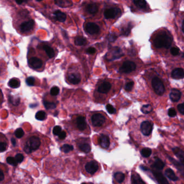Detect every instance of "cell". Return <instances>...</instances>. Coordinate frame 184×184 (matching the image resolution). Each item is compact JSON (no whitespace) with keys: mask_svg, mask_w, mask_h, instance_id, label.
Here are the masks:
<instances>
[{"mask_svg":"<svg viewBox=\"0 0 184 184\" xmlns=\"http://www.w3.org/2000/svg\"><path fill=\"white\" fill-rule=\"evenodd\" d=\"M62 131V128L59 126H56L53 128V134L56 136H59Z\"/></svg>","mask_w":184,"mask_h":184,"instance_id":"obj_45","label":"cell"},{"mask_svg":"<svg viewBox=\"0 0 184 184\" xmlns=\"http://www.w3.org/2000/svg\"><path fill=\"white\" fill-rule=\"evenodd\" d=\"M112 84L110 82L104 80L99 82L97 87V92L99 94H106L110 91Z\"/></svg>","mask_w":184,"mask_h":184,"instance_id":"obj_8","label":"cell"},{"mask_svg":"<svg viewBox=\"0 0 184 184\" xmlns=\"http://www.w3.org/2000/svg\"><path fill=\"white\" fill-rule=\"evenodd\" d=\"M165 166L164 163L159 158H156L154 162L153 165H151V167L153 168H156L157 170H162Z\"/></svg>","mask_w":184,"mask_h":184,"instance_id":"obj_24","label":"cell"},{"mask_svg":"<svg viewBox=\"0 0 184 184\" xmlns=\"http://www.w3.org/2000/svg\"><path fill=\"white\" fill-rule=\"evenodd\" d=\"M172 38L168 32H160L157 34L153 40L154 45L157 48H165L168 49L171 45Z\"/></svg>","mask_w":184,"mask_h":184,"instance_id":"obj_3","label":"cell"},{"mask_svg":"<svg viewBox=\"0 0 184 184\" xmlns=\"http://www.w3.org/2000/svg\"><path fill=\"white\" fill-rule=\"evenodd\" d=\"M54 17L57 21L59 22H64L67 19V15L64 12H62L60 10H56L54 12Z\"/></svg>","mask_w":184,"mask_h":184,"instance_id":"obj_22","label":"cell"},{"mask_svg":"<svg viewBox=\"0 0 184 184\" xmlns=\"http://www.w3.org/2000/svg\"><path fill=\"white\" fill-rule=\"evenodd\" d=\"M181 96H182L181 92L179 90H176V89H173L170 93V98L173 102L178 101L179 100H180Z\"/></svg>","mask_w":184,"mask_h":184,"instance_id":"obj_19","label":"cell"},{"mask_svg":"<svg viewBox=\"0 0 184 184\" xmlns=\"http://www.w3.org/2000/svg\"><path fill=\"white\" fill-rule=\"evenodd\" d=\"M165 175L167 178H169L170 180H172L173 182H176L178 180V177L177 176L176 174L174 173V171L171 169L167 168L165 171Z\"/></svg>","mask_w":184,"mask_h":184,"instance_id":"obj_28","label":"cell"},{"mask_svg":"<svg viewBox=\"0 0 184 184\" xmlns=\"http://www.w3.org/2000/svg\"><path fill=\"white\" fill-rule=\"evenodd\" d=\"M44 104L45 108L47 109H55L56 107V104L53 102H48V101H44Z\"/></svg>","mask_w":184,"mask_h":184,"instance_id":"obj_42","label":"cell"},{"mask_svg":"<svg viewBox=\"0 0 184 184\" xmlns=\"http://www.w3.org/2000/svg\"><path fill=\"white\" fill-rule=\"evenodd\" d=\"M79 165L82 173L89 178L97 176L101 172V164L97 160L89 157L81 158Z\"/></svg>","mask_w":184,"mask_h":184,"instance_id":"obj_2","label":"cell"},{"mask_svg":"<svg viewBox=\"0 0 184 184\" xmlns=\"http://www.w3.org/2000/svg\"><path fill=\"white\" fill-rule=\"evenodd\" d=\"M152 87L154 92L158 95H162L165 92V87L162 80L159 78L155 77L153 79L152 81Z\"/></svg>","mask_w":184,"mask_h":184,"instance_id":"obj_7","label":"cell"},{"mask_svg":"<svg viewBox=\"0 0 184 184\" xmlns=\"http://www.w3.org/2000/svg\"><path fill=\"white\" fill-rule=\"evenodd\" d=\"M61 150L64 154H68L73 151V146L70 144H65L61 146Z\"/></svg>","mask_w":184,"mask_h":184,"instance_id":"obj_31","label":"cell"},{"mask_svg":"<svg viewBox=\"0 0 184 184\" xmlns=\"http://www.w3.org/2000/svg\"><path fill=\"white\" fill-rule=\"evenodd\" d=\"M12 155L14 156L15 158L16 159V161L17 162L18 164L22 163L24 161V159H25L24 154H23L22 153H21V152H16L14 154H12Z\"/></svg>","mask_w":184,"mask_h":184,"instance_id":"obj_33","label":"cell"},{"mask_svg":"<svg viewBox=\"0 0 184 184\" xmlns=\"http://www.w3.org/2000/svg\"><path fill=\"white\" fill-rule=\"evenodd\" d=\"M26 83L28 86H34L35 84V79L32 76H29L26 79Z\"/></svg>","mask_w":184,"mask_h":184,"instance_id":"obj_44","label":"cell"},{"mask_svg":"<svg viewBox=\"0 0 184 184\" xmlns=\"http://www.w3.org/2000/svg\"><path fill=\"white\" fill-rule=\"evenodd\" d=\"M168 159L172 164L174 165L177 169L180 172L182 176L184 177V165L181 162H178L177 160L174 159V158L171 157L170 156H167Z\"/></svg>","mask_w":184,"mask_h":184,"instance_id":"obj_18","label":"cell"},{"mask_svg":"<svg viewBox=\"0 0 184 184\" xmlns=\"http://www.w3.org/2000/svg\"><path fill=\"white\" fill-rule=\"evenodd\" d=\"M7 171L8 170L6 169V168H2V166H1V170H0V180L1 184L3 183V182L5 181L6 179L7 175Z\"/></svg>","mask_w":184,"mask_h":184,"instance_id":"obj_36","label":"cell"},{"mask_svg":"<svg viewBox=\"0 0 184 184\" xmlns=\"http://www.w3.org/2000/svg\"><path fill=\"white\" fill-rule=\"evenodd\" d=\"M76 124L78 130L81 131H84L87 129V125L84 117L78 116L76 120Z\"/></svg>","mask_w":184,"mask_h":184,"instance_id":"obj_16","label":"cell"},{"mask_svg":"<svg viewBox=\"0 0 184 184\" xmlns=\"http://www.w3.org/2000/svg\"><path fill=\"white\" fill-rule=\"evenodd\" d=\"M182 31L184 32V21L182 22Z\"/></svg>","mask_w":184,"mask_h":184,"instance_id":"obj_57","label":"cell"},{"mask_svg":"<svg viewBox=\"0 0 184 184\" xmlns=\"http://www.w3.org/2000/svg\"><path fill=\"white\" fill-rule=\"evenodd\" d=\"M26 1H27V0H15L16 3L18 4H22L23 2H26Z\"/></svg>","mask_w":184,"mask_h":184,"instance_id":"obj_55","label":"cell"},{"mask_svg":"<svg viewBox=\"0 0 184 184\" xmlns=\"http://www.w3.org/2000/svg\"><path fill=\"white\" fill-rule=\"evenodd\" d=\"M172 77L175 79H181L184 78V71L182 68L174 69L172 72Z\"/></svg>","mask_w":184,"mask_h":184,"instance_id":"obj_20","label":"cell"},{"mask_svg":"<svg viewBox=\"0 0 184 184\" xmlns=\"http://www.w3.org/2000/svg\"><path fill=\"white\" fill-rule=\"evenodd\" d=\"M46 117V114L44 111L40 110L36 113L35 115V118L37 120L43 121L45 120V118Z\"/></svg>","mask_w":184,"mask_h":184,"instance_id":"obj_37","label":"cell"},{"mask_svg":"<svg viewBox=\"0 0 184 184\" xmlns=\"http://www.w3.org/2000/svg\"><path fill=\"white\" fill-rule=\"evenodd\" d=\"M59 93V88L57 87L54 86L51 88L50 90V94L53 96H56Z\"/></svg>","mask_w":184,"mask_h":184,"instance_id":"obj_43","label":"cell"},{"mask_svg":"<svg viewBox=\"0 0 184 184\" xmlns=\"http://www.w3.org/2000/svg\"><path fill=\"white\" fill-rule=\"evenodd\" d=\"M113 178L116 182L121 184L125 180V176L123 172H116L113 174Z\"/></svg>","mask_w":184,"mask_h":184,"instance_id":"obj_26","label":"cell"},{"mask_svg":"<svg viewBox=\"0 0 184 184\" xmlns=\"http://www.w3.org/2000/svg\"><path fill=\"white\" fill-rule=\"evenodd\" d=\"M12 184H17V183H12Z\"/></svg>","mask_w":184,"mask_h":184,"instance_id":"obj_60","label":"cell"},{"mask_svg":"<svg viewBox=\"0 0 184 184\" xmlns=\"http://www.w3.org/2000/svg\"><path fill=\"white\" fill-rule=\"evenodd\" d=\"M106 109L107 112L110 114H115L116 113V110L115 109L111 104H108L107 105H106Z\"/></svg>","mask_w":184,"mask_h":184,"instance_id":"obj_46","label":"cell"},{"mask_svg":"<svg viewBox=\"0 0 184 184\" xmlns=\"http://www.w3.org/2000/svg\"><path fill=\"white\" fill-rule=\"evenodd\" d=\"M116 38H117V36H116L115 34H110L109 39V40L110 42L115 41L116 39Z\"/></svg>","mask_w":184,"mask_h":184,"instance_id":"obj_54","label":"cell"},{"mask_svg":"<svg viewBox=\"0 0 184 184\" xmlns=\"http://www.w3.org/2000/svg\"><path fill=\"white\" fill-rule=\"evenodd\" d=\"M136 65L135 63L131 61H127L124 62L120 67V71L123 73H129L135 70Z\"/></svg>","mask_w":184,"mask_h":184,"instance_id":"obj_9","label":"cell"},{"mask_svg":"<svg viewBox=\"0 0 184 184\" xmlns=\"http://www.w3.org/2000/svg\"><path fill=\"white\" fill-rule=\"evenodd\" d=\"M11 141H12V145L14 146H16V144H17V143H16V140H15V139H14V138H12V140H11Z\"/></svg>","mask_w":184,"mask_h":184,"instance_id":"obj_56","label":"cell"},{"mask_svg":"<svg viewBox=\"0 0 184 184\" xmlns=\"http://www.w3.org/2000/svg\"><path fill=\"white\" fill-rule=\"evenodd\" d=\"M121 13L120 8H110L107 9L104 12V17L106 19H113Z\"/></svg>","mask_w":184,"mask_h":184,"instance_id":"obj_11","label":"cell"},{"mask_svg":"<svg viewBox=\"0 0 184 184\" xmlns=\"http://www.w3.org/2000/svg\"><path fill=\"white\" fill-rule=\"evenodd\" d=\"M152 109H153L152 107L150 104H146L142 107L141 110L144 114H147L152 112Z\"/></svg>","mask_w":184,"mask_h":184,"instance_id":"obj_39","label":"cell"},{"mask_svg":"<svg viewBox=\"0 0 184 184\" xmlns=\"http://www.w3.org/2000/svg\"><path fill=\"white\" fill-rule=\"evenodd\" d=\"M49 184H67V183H65V182H62V181H61V180H54V181H53V182H50Z\"/></svg>","mask_w":184,"mask_h":184,"instance_id":"obj_53","label":"cell"},{"mask_svg":"<svg viewBox=\"0 0 184 184\" xmlns=\"http://www.w3.org/2000/svg\"><path fill=\"white\" fill-rule=\"evenodd\" d=\"M131 184H146L139 175L137 173H133L131 177Z\"/></svg>","mask_w":184,"mask_h":184,"instance_id":"obj_23","label":"cell"},{"mask_svg":"<svg viewBox=\"0 0 184 184\" xmlns=\"http://www.w3.org/2000/svg\"><path fill=\"white\" fill-rule=\"evenodd\" d=\"M96 50L95 48H94L93 47H90L87 48V52L89 54H93L95 53Z\"/></svg>","mask_w":184,"mask_h":184,"instance_id":"obj_52","label":"cell"},{"mask_svg":"<svg viewBox=\"0 0 184 184\" xmlns=\"http://www.w3.org/2000/svg\"><path fill=\"white\" fill-rule=\"evenodd\" d=\"M9 101L11 104H12L14 106H18L20 104L21 99L20 98H14V96H9Z\"/></svg>","mask_w":184,"mask_h":184,"instance_id":"obj_34","label":"cell"},{"mask_svg":"<svg viewBox=\"0 0 184 184\" xmlns=\"http://www.w3.org/2000/svg\"><path fill=\"white\" fill-rule=\"evenodd\" d=\"M152 172L154 178L157 180L159 184H169L165 177L164 176L161 172L154 170L152 171Z\"/></svg>","mask_w":184,"mask_h":184,"instance_id":"obj_17","label":"cell"},{"mask_svg":"<svg viewBox=\"0 0 184 184\" xmlns=\"http://www.w3.org/2000/svg\"><path fill=\"white\" fill-rule=\"evenodd\" d=\"M153 124L149 121L142 122L140 126V130L143 134L145 136H149L152 132Z\"/></svg>","mask_w":184,"mask_h":184,"instance_id":"obj_14","label":"cell"},{"mask_svg":"<svg viewBox=\"0 0 184 184\" xmlns=\"http://www.w3.org/2000/svg\"><path fill=\"white\" fill-rule=\"evenodd\" d=\"M6 162L8 164L12 166H17L18 163L16 161V159L15 158L12 154H9L6 157Z\"/></svg>","mask_w":184,"mask_h":184,"instance_id":"obj_30","label":"cell"},{"mask_svg":"<svg viewBox=\"0 0 184 184\" xmlns=\"http://www.w3.org/2000/svg\"><path fill=\"white\" fill-rule=\"evenodd\" d=\"M76 146L79 151L84 154H88L91 151V146L89 140L85 138H81L77 140Z\"/></svg>","mask_w":184,"mask_h":184,"instance_id":"obj_6","label":"cell"},{"mask_svg":"<svg viewBox=\"0 0 184 184\" xmlns=\"http://www.w3.org/2000/svg\"><path fill=\"white\" fill-rule=\"evenodd\" d=\"M34 21L32 20L23 22L21 24L20 27L21 31L22 33H27V32H30L31 30L34 28Z\"/></svg>","mask_w":184,"mask_h":184,"instance_id":"obj_15","label":"cell"},{"mask_svg":"<svg viewBox=\"0 0 184 184\" xmlns=\"http://www.w3.org/2000/svg\"><path fill=\"white\" fill-rule=\"evenodd\" d=\"M134 86V82L133 81L128 82L125 86V90L128 92L131 91Z\"/></svg>","mask_w":184,"mask_h":184,"instance_id":"obj_47","label":"cell"},{"mask_svg":"<svg viewBox=\"0 0 184 184\" xmlns=\"http://www.w3.org/2000/svg\"><path fill=\"white\" fill-rule=\"evenodd\" d=\"M8 142H7L6 140H2L1 139V142H0V150H1V152H3L6 151L7 149L8 148Z\"/></svg>","mask_w":184,"mask_h":184,"instance_id":"obj_40","label":"cell"},{"mask_svg":"<svg viewBox=\"0 0 184 184\" xmlns=\"http://www.w3.org/2000/svg\"><path fill=\"white\" fill-rule=\"evenodd\" d=\"M43 49L45 50V52L49 58H53L55 57V53L54 50L51 47L47 45H45L43 46Z\"/></svg>","mask_w":184,"mask_h":184,"instance_id":"obj_27","label":"cell"},{"mask_svg":"<svg viewBox=\"0 0 184 184\" xmlns=\"http://www.w3.org/2000/svg\"><path fill=\"white\" fill-rule=\"evenodd\" d=\"M14 134L16 138H21L24 136V132L22 128H18L15 130Z\"/></svg>","mask_w":184,"mask_h":184,"instance_id":"obj_41","label":"cell"},{"mask_svg":"<svg viewBox=\"0 0 184 184\" xmlns=\"http://www.w3.org/2000/svg\"><path fill=\"white\" fill-rule=\"evenodd\" d=\"M134 2L136 6L140 9L145 8L147 5L145 0H134Z\"/></svg>","mask_w":184,"mask_h":184,"instance_id":"obj_35","label":"cell"},{"mask_svg":"<svg viewBox=\"0 0 184 184\" xmlns=\"http://www.w3.org/2000/svg\"><path fill=\"white\" fill-rule=\"evenodd\" d=\"M86 9L87 12H89L90 14H95L98 10V8L97 4L94 3H90L87 4L86 7Z\"/></svg>","mask_w":184,"mask_h":184,"instance_id":"obj_25","label":"cell"},{"mask_svg":"<svg viewBox=\"0 0 184 184\" xmlns=\"http://www.w3.org/2000/svg\"><path fill=\"white\" fill-rule=\"evenodd\" d=\"M171 53L173 55V56H177L179 53V49L177 48V47H173L172 48H171Z\"/></svg>","mask_w":184,"mask_h":184,"instance_id":"obj_48","label":"cell"},{"mask_svg":"<svg viewBox=\"0 0 184 184\" xmlns=\"http://www.w3.org/2000/svg\"><path fill=\"white\" fill-rule=\"evenodd\" d=\"M168 114L170 117H174L176 115V111L175 110V109L173 108H170L168 111Z\"/></svg>","mask_w":184,"mask_h":184,"instance_id":"obj_49","label":"cell"},{"mask_svg":"<svg viewBox=\"0 0 184 184\" xmlns=\"http://www.w3.org/2000/svg\"><path fill=\"white\" fill-rule=\"evenodd\" d=\"M59 140H63L64 139L66 138V136H67V134L65 131H62L60 134L59 135Z\"/></svg>","mask_w":184,"mask_h":184,"instance_id":"obj_50","label":"cell"},{"mask_svg":"<svg viewBox=\"0 0 184 184\" xmlns=\"http://www.w3.org/2000/svg\"><path fill=\"white\" fill-rule=\"evenodd\" d=\"M87 43V40L83 37L77 36L75 39V44L78 46L84 45Z\"/></svg>","mask_w":184,"mask_h":184,"instance_id":"obj_32","label":"cell"},{"mask_svg":"<svg viewBox=\"0 0 184 184\" xmlns=\"http://www.w3.org/2000/svg\"><path fill=\"white\" fill-rule=\"evenodd\" d=\"M81 184H89L88 183H87V182H83V183H82Z\"/></svg>","mask_w":184,"mask_h":184,"instance_id":"obj_58","label":"cell"},{"mask_svg":"<svg viewBox=\"0 0 184 184\" xmlns=\"http://www.w3.org/2000/svg\"><path fill=\"white\" fill-rule=\"evenodd\" d=\"M67 74V80L70 84L78 85L81 82L82 76L81 73L78 71L76 70L75 68L70 69Z\"/></svg>","mask_w":184,"mask_h":184,"instance_id":"obj_5","label":"cell"},{"mask_svg":"<svg viewBox=\"0 0 184 184\" xmlns=\"http://www.w3.org/2000/svg\"><path fill=\"white\" fill-rule=\"evenodd\" d=\"M47 147L42 137L38 135H30L22 142L23 150L32 158H42L48 152Z\"/></svg>","mask_w":184,"mask_h":184,"instance_id":"obj_1","label":"cell"},{"mask_svg":"<svg viewBox=\"0 0 184 184\" xmlns=\"http://www.w3.org/2000/svg\"><path fill=\"white\" fill-rule=\"evenodd\" d=\"M20 81L17 78H12L8 82V86L11 88H17L20 87Z\"/></svg>","mask_w":184,"mask_h":184,"instance_id":"obj_29","label":"cell"},{"mask_svg":"<svg viewBox=\"0 0 184 184\" xmlns=\"http://www.w3.org/2000/svg\"><path fill=\"white\" fill-rule=\"evenodd\" d=\"M151 154H152V150L151 149L148 148L143 149L141 151V154L142 156L145 158L149 157Z\"/></svg>","mask_w":184,"mask_h":184,"instance_id":"obj_38","label":"cell"},{"mask_svg":"<svg viewBox=\"0 0 184 184\" xmlns=\"http://www.w3.org/2000/svg\"><path fill=\"white\" fill-rule=\"evenodd\" d=\"M178 109L180 113L184 115V103L179 104L178 106Z\"/></svg>","mask_w":184,"mask_h":184,"instance_id":"obj_51","label":"cell"},{"mask_svg":"<svg viewBox=\"0 0 184 184\" xmlns=\"http://www.w3.org/2000/svg\"><path fill=\"white\" fill-rule=\"evenodd\" d=\"M37 1H38V2H40V1H42L43 0H36Z\"/></svg>","mask_w":184,"mask_h":184,"instance_id":"obj_59","label":"cell"},{"mask_svg":"<svg viewBox=\"0 0 184 184\" xmlns=\"http://www.w3.org/2000/svg\"><path fill=\"white\" fill-rule=\"evenodd\" d=\"M98 143L101 148L107 150L110 145V140L109 137L106 135L101 134L99 136Z\"/></svg>","mask_w":184,"mask_h":184,"instance_id":"obj_12","label":"cell"},{"mask_svg":"<svg viewBox=\"0 0 184 184\" xmlns=\"http://www.w3.org/2000/svg\"><path fill=\"white\" fill-rule=\"evenodd\" d=\"M85 30L87 34L91 35H94L98 34L100 29L98 25H97L95 23L89 22L85 24Z\"/></svg>","mask_w":184,"mask_h":184,"instance_id":"obj_13","label":"cell"},{"mask_svg":"<svg viewBox=\"0 0 184 184\" xmlns=\"http://www.w3.org/2000/svg\"><path fill=\"white\" fill-rule=\"evenodd\" d=\"M91 124L96 129H101L105 125L106 117L101 112H95L91 114L90 117Z\"/></svg>","mask_w":184,"mask_h":184,"instance_id":"obj_4","label":"cell"},{"mask_svg":"<svg viewBox=\"0 0 184 184\" xmlns=\"http://www.w3.org/2000/svg\"><path fill=\"white\" fill-rule=\"evenodd\" d=\"M173 152L177 157L180 160V162L184 165V151L178 147L174 148L172 149Z\"/></svg>","mask_w":184,"mask_h":184,"instance_id":"obj_21","label":"cell"},{"mask_svg":"<svg viewBox=\"0 0 184 184\" xmlns=\"http://www.w3.org/2000/svg\"><path fill=\"white\" fill-rule=\"evenodd\" d=\"M28 64L31 68L34 70H40L42 68L43 66L42 60L37 57H31L28 60Z\"/></svg>","mask_w":184,"mask_h":184,"instance_id":"obj_10","label":"cell"}]
</instances>
